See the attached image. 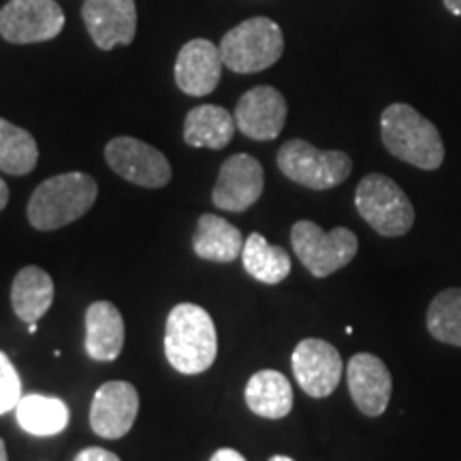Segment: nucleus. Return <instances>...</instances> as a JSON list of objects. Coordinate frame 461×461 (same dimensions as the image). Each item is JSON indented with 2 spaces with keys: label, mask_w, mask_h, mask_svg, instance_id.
I'll use <instances>...</instances> for the list:
<instances>
[{
  "label": "nucleus",
  "mask_w": 461,
  "mask_h": 461,
  "mask_svg": "<svg viewBox=\"0 0 461 461\" xmlns=\"http://www.w3.org/2000/svg\"><path fill=\"white\" fill-rule=\"evenodd\" d=\"M96 197H99V186L88 173H60L34 188L28 201V221L39 230L67 227L88 214Z\"/></svg>",
  "instance_id": "obj_3"
},
{
  "label": "nucleus",
  "mask_w": 461,
  "mask_h": 461,
  "mask_svg": "<svg viewBox=\"0 0 461 461\" xmlns=\"http://www.w3.org/2000/svg\"><path fill=\"white\" fill-rule=\"evenodd\" d=\"M65 22L54 0H9L0 9V34L17 45L51 41L62 32Z\"/></svg>",
  "instance_id": "obj_8"
},
{
  "label": "nucleus",
  "mask_w": 461,
  "mask_h": 461,
  "mask_svg": "<svg viewBox=\"0 0 461 461\" xmlns=\"http://www.w3.org/2000/svg\"><path fill=\"white\" fill-rule=\"evenodd\" d=\"M193 250L199 258L216 263H230L241 257L244 238L241 230L229 221L216 214H203L199 218L193 235Z\"/></svg>",
  "instance_id": "obj_19"
},
{
  "label": "nucleus",
  "mask_w": 461,
  "mask_h": 461,
  "mask_svg": "<svg viewBox=\"0 0 461 461\" xmlns=\"http://www.w3.org/2000/svg\"><path fill=\"white\" fill-rule=\"evenodd\" d=\"M222 68L221 48L207 39H193L177 54L176 84L184 95L205 96L221 84Z\"/></svg>",
  "instance_id": "obj_16"
},
{
  "label": "nucleus",
  "mask_w": 461,
  "mask_h": 461,
  "mask_svg": "<svg viewBox=\"0 0 461 461\" xmlns=\"http://www.w3.org/2000/svg\"><path fill=\"white\" fill-rule=\"evenodd\" d=\"M54 303V282L45 269L28 265L20 269L11 285V305L17 319L37 322Z\"/></svg>",
  "instance_id": "obj_18"
},
{
  "label": "nucleus",
  "mask_w": 461,
  "mask_h": 461,
  "mask_svg": "<svg viewBox=\"0 0 461 461\" xmlns=\"http://www.w3.org/2000/svg\"><path fill=\"white\" fill-rule=\"evenodd\" d=\"M140 412V393L131 383L112 380L95 393L90 406V428L96 436L118 440L129 434Z\"/></svg>",
  "instance_id": "obj_12"
},
{
  "label": "nucleus",
  "mask_w": 461,
  "mask_h": 461,
  "mask_svg": "<svg viewBox=\"0 0 461 461\" xmlns=\"http://www.w3.org/2000/svg\"><path fill=\"white\" fill-rule=\"evenodd\" d=\"M291 244L299 261L314 278H327L339 272L359 250V240L350 229L336 227L327 233L312 221L293 224Z\"/></svg>",
  "instance_id": "obj_6"
},
{
  "label": "nucleus",
  "mask_w": 461,
  "mask_h": 461,
  "mask_svg": "<svg viewBox=\"0 0 461 461\" xmlns=\"http://www.w3.org/2000/svg\"><path fill=\"white\" fill-rule=\"evenodd\" d=\"M39 146L31 132L0 118V171L26 176L37 167Z\"/></svg>",
  "instance_id": "obj_24"
},
{
  "label": "nucleus",
  "mask_w": 461,
  "mask_h": 461,
  "mask_svg": "<svg viewBox=\"0 0 461 461\" xmlns=\"http://www.w3.org/2000/svg\"><path fill=\"white\" fill-rule=\"evenodd\" d=\"M265 173L261 163L250 154H233L218 173L212 201L218 210L246 212L261 199Z\"/></svg>",
  "instance_id": "obj_11"
},
{
  "label": "nucleus",
  "mask_w": 461,
  "mask_h": 461,
  "mask_svg": "<svg viewBox=\"0 0 461 461\" xmlns=\"http://www.w3.org/2000/svg\"><path fill=\"white\" fill-rule=\"evenodd\" d=\"M20 428L32 436H56L68 425V408L58 397L26 395L15 408Z\"/></svg>",
  "instance_id": "obj_23"
},
{
  "label": "nucleus",
  "mask_w": 461,
  "mask_h": 461,
  "mask_svg": "<svg viewBox=\"0 0 461 461\" xmlns=\"http://www.w3.org/2000/svg\"><path fill=\"white\" fill-rule=\"evenodd\" d=\"M348 391L355 406L366 417H380L387 411L393 380L383 359L370 353H359L346 366Z\"/></svg>",
  "instance_id": "obj_15"
},
{
  "label": "nucleus",
  "mask_w": 461,
  "mask_h": 461,
  "mask_svg": "<svg viewBox=\"0 0 461 461\" xmlns=\"http://www.w3.org/2000/svg\"><path fill=\"white\" fill-rule=\"evenodd\" d=\"M82 17L96 48L107 51L135 41V0H86Z\"/></svg>",
  "instance_id": "obj_13"
},
{
  "label": "nucleus",
  "mask_w": 461,
  "mask_h": 461,
  "mask_svg": "<svg viewBox=\"0 0 461 461\" xmlns=\"http://www.w3.org/2000/svg\"><path fill=\"white\" fill-rule=\"evenodd\" d=\"M124 319L112 302L86 310V353L95 361H115L124 348Z\"/></svg>",
  "instance_id": "obj_17"
},
{
  "label": "nucleus",
  "mask_w": 461,
  "mask_h": 461,
  "mask_svg": "<svg viewBox=\"0 0 461 461\" xmlns=\"http://www.w3.org/2000/svg\"><path fill=\"white\" fill-rule=\"evenodd\" d=\"M73 461H122L118 457V455L107 451V448H101V447H88L84 448V451L77 453V457Z\"/></svg>",
  "instance_id": "obj_27"
},
{
  "label": "nucleus",
  "mask_w": 461,
  "mask_h": 461,
  "mask_svg": "<svg viewBox=\"0 0 461 461\" xmlns=\"http://www.w3.org/2000/svg\"><path fill=\"white\" fill-rule=\"evenodd\" d=\"M244 269L263 285H280L291 274V257L285 248L269 244L261 233H252L241 250Z\"/></svg>",
  "instance_id": "obj_22"
},
{
  "label": "nucleus",
  "mask_w": 461,
  "mask_h": 461,
  "mask_svg": "<svg viewBox=\"0 0 461 461\" xmlns=\"http://www.w3.org/2000/svg\"><path fill=\"white\" fill-rule=\"evenodd\" d=\"M384 148L403 163L434 171L445 160V143L428 118L406 103H393L380 115Z\"/></svg>",
  "instance_id": "obj_2"
},
{
  "label": "nucleus",
  "mask_w": 461,
  "mask_h": 461,
  "mask_svg": "<svg viewBox=\"0 0 461 461\" xmlns=\"http://www.w3.org/2000/svg\"><path fill=\"white\" fill-rule=\"evenodd\" d=\"M278 167L295 184L330 190L348 180L353 160L339 149H319L303 140H291L278 149Z\"/></svg>",
  "instance_id": "obj_7"
},
{
  "label": "nucleus",
  "mask_w": 461,
  "mask_h": 461,
  "mask_svg": "<svg viewBox=\"0 0 461 461\" xmlns=\"http://www.w3.org/2000/svg\"><path fill=\"white\" fill-rule=\"evenodd\" d=\"M37 330H39V327H37V322H28V331H31L32 336H34V333H37Z\"/></svg>",
  "instance_id": "obj_33"
},
{
  "label": "nucleus",
  "mask_w": 461,
  "mask_h": 461,
  "mask_svg": "<svg viewBox=\"0 0 461 461\" xmlns=\"http://www.w3.org/2000/svg\"><path fill=\"white\" fill-rule=\"evenodd\" d=\"M22 380L7 355L0 350V414L17 408L22 400Z\"/></svg>",
  "instance_id": "obj_26"
},
{
  "label": "nucleus",
  "mask_w": 461,
  "mask_h": 461,
  "mask_svg": "<svg viewBox=\"0 0 461 461\" xmlns=\"http://www.w3.org/2000/svg\"><path fill=\"white\" fill-rule=\"evenodd\" d=\"M428 331L438 342L461 346V288H447L428 310Z\"/></svg>",
  "instance_id": "obj_25"
},
{
  "label": "nucleus",
  "mask_w": 461,
  "mask_h": 461,
  "mask_svg": "<svg viewBox=\"0 0 461 461\" xmlns=\"http://www.w3.org/2000/svg\"><path fill=\"white\" fill-rule=\"evenodd\" d=\"M233 115L221 105H199L190 109L184 120V141L193 148L222 149L233 140Z\"/></svg>",
  "instance_id": "obj_20"
},
{
  "label": "nucleus",
  "mask_w": 461,
  "mask_h": 461,
  "mask_svg": "<svg viewBox=\"0 0 461 461\" xmlns=\"http://www.w3.org/2000/svg\"><path fill=\"white\" fill-rule=\"evenodd\" d=\"M359 216L378 235L400 238L414 224V207L408 194L383 173H370L359 182L355 193Z\"/></svg>",
  "instance_id": "obj_5"
},
{
  "label": "nucleus",
  "mask_w": 461,
  "mask_h": 461,
  "mask_svg": "<svg viewBox=\"0 0 461 461\" xmlns=\"http://www.w3.org/2000/svg\"><path fill=\"white\" fill-rule=\"evenodd\" d=\"M269 461H295V459H293V457H286V455H274V457L269 459Z\"/></svg>",
  "instance_id": "obj_32"
},
{
  "label": "nucleus",
  "mask_w": 461,
  "mask_h": 461,
  "mask_svg": "<svg viewBox=\"0 0 461 461\" xmlns=\"http://www.w3.org/2000/svg\"><path fill=\"white\" fill-rule=\"evenodd\" d=\"M246 403L263 419H285L293 411V387L285 374L261 370L248 380Z\"/></svg>",
  "instance_id": "obj_21"
},
{
  "label": "nucleus",
  "mask_w": 461,
  "mask_h": 461,
  "mask_svg": "<svg viewBox=\"0 0 461 461\" xmlns=\"http://www.w3.org/2000/svg\"><path fill=\"white\" fill-rule=\"evenodd\" d=\"M445 7L451 11L453 15H461V0H445Z\"/></svg>",
  "instance_id": "obj_30"
},
{
  "label": "nucleus",
  "mask_w": 461,
  "mask_h": 461,
  "mask_svg": "<svg viewBox=\"0 0 461 461\" xmlns=\"http://www.w3.org/2000/svg\"><path fill=\"white\" fill-rule=\"evenodd\" d=\"M286 101L272 86H257L235 107V126L255 141H272L286 124Z\"/></svg>",
  "instance_id": "obj_14"
},
{
  "label": "nucleus",
  "mask_w": 461,
  "mask_h": 461,
  "mask_svg": "<svg viewBox=\"0 0 461 461\" xmlns=\"http://www.w3.org/2000/svg\"><path fill=\"white\" fill-rule=\"evenodd\" d=\"M105 160L120 177L143 188H163L171 182V165L163 152L135 137H115L107 143Z\"/></svg>",
  "instance_id": "obj_9"
},
{
  "label": "nucleus",
  "mask_w": 461,
  "mask_h": 461,
  "mask_svg": "<svg viewBox=\"0 0 461 461\" xmlns=\"http://www.w3.org/2000/svg\"><path fill=\"white\" fill-rule=\"evenodd\" d=\"M210 461H246V457L235 451V448H221V451L212 455Z\"/></svg>",
  "instance_id": "obj_28"
},
{
  "label": "nucleus",
  "mask_w": 461,
  "mask_h": 461,
  "mask_svg": "<svg viewBox=\"0 0 461 461\" xmlns=\"http://www.w3.org/2000/svg\"><path fill=\"white\" fill-rule=\"evenodd\" d=\"M285 51L282 28L269 17H250L229 31L221 41L224 67L233 73H258L280 60Z\"/></svg>",
  "instance_id": "obj_4"
},
{
  "label": "nucleus",
  "mask_w": 461,
  "mask_h": 461,
  "mask_svg": "<svg viewBox=\"0 0 461 461\" xmlns=\"http://www.w3.org/2000/svg\"><path fill=\"white\" fill-rule=\"evenodd\" d=\"M7 203H9V188H7V184H5L3 177H0V212L7 207Z\"/></svg>",
  "instance_id": "obj_29"
},
{
  "label": "nucleus",
  "mask_w": 461,
  "mask_h": 461,
  "mask_svg": "<svg viewBox=\"0 0 461 461\" xmlns=\"http://www.w3.org/2000/svg\"><path fill=\"white\" fill-rule=\"evenodd\" d=\"M297 384L310 397H330L342 380L344 363L336 346L319 338L302 339L291 357Z\"/></svg>",
  "instance_id": "obj_10"
},
{
  "label": "nucleus",
  "mask_w": 461,
  "mask_h": 461,
  "mask_svg": "<svg viewBox=\"0 0 461 461\" xmlns=\"http://www.w3.org/2000/svg\"><path fill=\"white\" fill-rule=\"evenodd\" d=\"M0 461H9V457H7V447H5L3 438H0Z\"/></svg>",
  "instance_id": "obj_31"
},
{
  "label": "nucleus",
  "mask_w": 461,
  "mask_h": 461,
  "mask_svg": "<svg viewBox=\"0 0 461 461\" xmlns=\"http://www.w3.org/2000/svg\"><path fill=\"white\" fill-rule=\"evenodd\" d=\"M165 355L173 370L194 376L210 370L218 355V333L201 305L180 303L167 316Z\"/></svg>",
  "instance_id": "obj_1"
}]
</instances>
